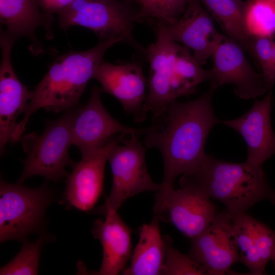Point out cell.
Wrapping results in <instances>:
<instances>
[{
	"label": "cell",
	"mask_w": 275,
	"mask_h": 275,
	"mask_svg": "<svg viewBox=\"0 0 275 275\" xmlns=\"http://www.w3.org/2000/svg\"><path fill=\"white\" fill-rule=\"evenodd\" d=\"M211 274L232 273L238 261L232 231V214L226 209L218 213L201 233L191 239L187 254Z\"/></svg>",
	"instance_id": "11"
},
{
	"label": "cell",
	"mask_w": 275,
	"mask_h": 275,
	"mask_svg": "<svg viewBox=\"0 0 275 275\" xmlns=\"http://www.w3.org/2000/svg\"><path fill=\"white\" fill-rule=\"evenodd\" d=\"M124 138L123 134L119 135L95 154L73 164L63 193V200L68 205L84 212L94 208L102 191L108 155Z\"/></svg>",
	"instance_id": "16"
},
{
	"label": "cell",
	"mask_w": 275,
	"mask_h": 275,
	"mask_svg": "<svg viewBox=\"0 0 275 275\" xmlns=\"http://www.w3.org/2000/svg\"><path fill=\"white\" fill-rule=\"evenodd\" d=\"M45 240L44 236L41 235L35 242L23 241L19 252L1 268L0 274H38L40 255Z\"/></svg>",
	"instance_id": "26"
},
{
	"label": "cell",
	"mask_w": 275,
	"mask_h": 275,
	"mask_svg": "<svg viewBox=\"0 0 275 275\" xmlns=\"http://www.w3.org/2000/svg\"><path fill=\"white\" fill-rule=\"evenodd\" d=\"M211 78L210 70L204 69L188 48L181 46L176 58L172 77V91L175 100L195 92L196 87Z\"/></svg>",
	"instance_id": "23"
},
{
	"label": "cell",
	"mask_w": 275,
	"mask_h": 275,
	"mask_svg": "<svg viewBox=\"0 0 275 275\" xmlns=\"http://www.w3.org/2000/svg\"><path fill=\"white\" fill-rule=\"evenodd\" d=\"M16 39L1 30L0 45V151L3 155L6 144L13 143L18 116L24 113L32 92L20 81L12 65L11 53Z\"/></svg>",
	"instance_id": "13"
},
{
	"label": "cell",
	"mask_w": 275,
	"mask_h": 275,
	"mask_svg": "<svg viewBox=\"0 0 275 275\" xmlns=\"http://www.w3.org/2000/svg\"><path fill=\"white\" fill-rule=\"evenodd\" d=\"M220 25L226 36L236 41L251 53L252 40L246 32L243 18L244 2L241 0H200Z\"/></svg>",
	"instance_id": "22"
},
{
	"label": "cell",
	"mask_w": 275,
	"mask_h": 275,
	"mask_svg": "<svg viewBox=\"0 0 275 275\" xmlns=\"http://www.w3.org/2000/svg\"><path fill=\"white\" fill-rule=\"evenodd\" d=\"M243 50L236 41L225 35L211 56L213 67L209 82L214 90L224 85H232L235 94L240 98H256L270 90L262 74L252 68Z\"/></svg>",
	"instance_id": "10"
},
{
	"label": "cell",
	"mask_w": 275,
	"mask_h": 275,
	"mask_svg": "<svg viewBox=\"0 0 275 275\" xmlns=\"http://www.w3.org/2000/svg\"><path fill=\"white\" fill-rule=\"evenodd\" d=\"M59 15L63 30L78 25L95 33L100 41L116 38L137 48L143 49L135 41L132 30L139 21L136 12L118 0H75Z\"/></svg>",
	"instance_id": "7"
},
{
	"label": "cell",
	"mask_w": 275,
	"mask_h": 275,
	"mask_svg": "<svg viewBox=\"0 0 275 275\" xmlns=\"http://www.w3.org/2000/svg\"><path fill=\"white\" fill-rule=\"evenodd\" d=\"M191 0H138L139 21L147 19L157 28L172 24L184 13Z\"/></svg>",
	"instance_id": "25"
},
{
	"label": "cell",
	"mask_w": 275,
	"mask_h": 275,
	"mask_svg": "<svg viewBox=\"0 0 275 275\" xmlns=\"http://www.w3.org/2000/svg\"><path fill=\"white\" fill-rule=\"evenodd\" d=\"M93 78L101 85L102 92L109 94L122 104L136 122L147 118L144 104L146 80L141 65L136 63L114 65L104 60L96 69Z\"/></svg>",
	"instance_id": "14"
},
{
	"label": "cell",
	"mask_w": 275,
	"mask_h": 275,
	"mask_svg": "<svg viewBox=\"0 0 275 275\" xmlns=\"http://www.w3.org/2000/svg\"><path fill=\"white\" fill-rule=\"evenodd\" d=\"M273 43L271 37H253L252 40L250 54L258 62L267 85L272 69Z\"/></svg>",
	"instance_id": "28"
},
{
	"label": "cell",
	"mask_w": 275,
	"mask_h": 275,
	"mask_svg": "<svg viewBox=\"0 0 275 275\" xmlns=\"http://www.w3.org/2000/svg\"><path fill=\"white\" fill-rule=\"evenodd\" d=\"M113 38L100 42L85 51H71L58 57L47 73L36 87L22 120L18 123L13 142L19 141L29 119L38 109L43 108L55 113L74 108L78 104L89 81L103 60L106 50L121 42Z\"/></svg>",
	"instance_id": "2"
},
{
	"label": "cell",
	"mask_w": 275,
	"mask_h": 275,
	"mask_svg": "<svg viewBox=\"0 0 275 275\" xmlns=\"http://www.w3.org/2000/svg\"><path fill=\"white\" fill-rule=\"evenodd\" d=\"M159 219L155 215L148 224L140 229L139 240L131 257L130 266L124 275H159L163 266L165 244L160 235Z\"/></svg>",
	"instance_id": "20"
},
{
	"label": "cell",
	"mask_w": 275,
	"mask_h": 275,
	"mask_svg": "<svg viewBox=\"0 0 275 275\" xmlns=\"http://www.w3.org/2000/svg\"><path fill=\"white\" fill-rule=\"evenodd\" d=\"M179 184L221 202L231 214L245 212L262 200L275 204V190L269 185L262 167L246 161L230 162L206 154L200 166L183 174Z\"/></svg>",
	"instance_id": "3"
},
{
	"label": "cell",
	"mask_w": 275,
	"mask_h": 275,
	"mask_svg": "<svg viewBox=\"0 0 275 275\" xmlns=\"http://www.w3.org/2000/svg\"><path fill=\"white\" fill-rule=\"evenodd\" d=\"M243 18L248 34L271 37L275 34V0H248L244 2Z\"/></svg>",
	"instance_id": "24"
},
{
	"label": "cell",
	"mask_w": 275,
	"mask_h": 275,
	"mask_svg": "<svg viewBox=\"0 0 275 275\" xmlns=\"http://www.w3.org/2000/svg\"><path fill=\"white\" fill-rule=\"evenodd\" d=\"M275 83V40H274L273 48L272 64L271 74L268 81L269 90H272Z\"/></svg>",
	"instance_id": "30"
},
{
	"label": "cell",
	"mask_w": 275,
	"mask_h": 275,
	"mask_svg": "<svg viewBox=\"0 0 275 275\" xmlns=\"http://www.w3.org/2000/svg\"><path fill=\"white\" fill-rule=\"evenodd\" d=\"M165 257L161 275L211 274L204 267L172 246L170 237L164 236Z\"/></svg>",
	"instance_id": "27"
},
{
	"label": "cell",
	"mask_w": 275,
	"mask_h": 275,
	"mask_svg": "<svg viewBox=\"0 0 275 275\" xmlns=\"http://www.w3.org/2000/svg\"><path fill=\"white\" fill-rule=\"evenodd\" d=\"M37 0H0L1 26L16 39L26 36L35 42L37 28L46 26V18L39 9Z\"/></svg>",
	"instance_id": "21"
},
{
	"label": "cell",
	"mask_w": 275,
	"mask_h": 275,
	"mask_svg": "<svg viewBox=\"0 0 275 275\" xmlns=\"http://www.w3.org/2000/svg\"><path fill=\"white\" fill-rule=\"evenodd\" d=\"M272 102L270 90L262 99H255L252 107L242 116L222 122L244 140L248 150L246 161L261 167L275 154V133L271 124Z\"/></svg>",
	"instance_id": "17"
},
{
	"label": "cell",
	"mask_w": 275,
	"mask_h": 275,
	"mask_svg": "<svg viewBox=\"0 0 275 275\" xmlns=\"http://www.w3.org/2000/svg\"><path fill=\"white\" fill-rule=\"evenodd\" d=\"M215 90L210 87L196 99L171 102L163 118L153 123L145 135V147L157 149L162 157L161 187L173 186L178 176L193 172L203 162L208 135L219 121L212 105Z\"/></svg>",
	"instance_id": "1"
},
{
	"label": "cell",
	"mask_w": 275,
	"mask_h": 275,
	"mask_svg": "<svg viewBox=\"0 0 275 275\" xmlns=\"http://www.w3.org/2000/svg\"><path fill=\"white\" fill-rule=\"evenodd\" d=\"M162 188L155 193L154 215L172 223L181 233L194 238L211 224L217 214L216 208L206 195L187 185Z\"/></svg>",
	"instance_id": "8"
},
{
	"label": "cell",
	"mask_w": 275,
	"mask_h": 275,
	"mask_svg": "<svg viewBox=\"0 0 275 275\" xmlns=\"http://www.w3.org/2000/svg\"><path fill=\"white\" fill-rule=\"evenodd\" d=\"M53 199L51 190L43 185L30 188L22 184L0 183V241H25L39 231L45 212Z\"/></svg>",
	"instance_id": "6"
},
{
	"label": "cell",
	"mask_w": 275,
	"mask_h": 275,
	"mask_svg": "<svg viewBox=\"0 0 275 275\" xmlns=\"http://www.w3.org/2000/svg\"><path fill=\"white\" fill-rule=\"evenodd\" d=\"M157 30L168 39L192 49L194 59L201 66L225 36L216 31L212 18L200 0H191L177 21L158 27Z\"/></svg>",
	"instance_id": "12"
},
{
	"label": "cell",
	"mask_w": 275,
	"mask_h": 275,
	"mask_svg": "<svg viewBox=\"0 0 275 275\" xmlns=\"http://www.w3.org/2000/svg\"><path fill=\"white\" fill-rule=\"evenodd\" d=\"M75 0H37L46 18V31L49 35H52L51 23L53 13L59 14L71 5Z\"/></svg>",
	"instance_id": "29"
},
{
	"label": "cell",
	"mask_w": 275,
	"mask_h": 275,
	"mask_svg": "<svg viewBox=\"0 0 275 275\" xmlns=\"http://www.w3.org/2000/svg\"><path fill=\"white\" fill-rule=\"evenodd\" d=\"M104 216V219H95L92 229L103 250L101 265L94 274L117 275L125 268L131 257L132 230L117 211L109 212Z\"/></svg>",
	"instance_id": "19"
},
{
	"label": "cell",
	"mask_w": 275,
	"mask_h": 275,
	"mask_svg": "<svg viewBox=\"0 0 275 275\" xmlns=\"http://www.w3.org/2000/svg\"><path fill=\"white\" fill-rule=\"evenodd\" d=\"M141 136L134 133L126 136L110 151L107 160L112 173L111 192L104 203L94 210L105 215L117 211L128 198L146 191L157 193L161 185L154 182L147 171L145 161L147 148L139 141Z\"/></svg>",
	"instance_id": "5"
},
{
	"label": "cell",
	"mask_w": 275,
	"mask_h": 275,
	"mask_svg": "<svg viewBox=\"0 0 275 275\" xmlns=\"http://www.w3.org/2000/svg\"><path fill=\"white\" fill-rule=\"evenodd\" d=\"M100 88L94 85L88 102L76 106L71 127V143L80 151L82 158L98 152L118 134L145 135L150 127L136 128L124 125L106 111L101 100Z\"/></svg>",
	"instance_id": "9"
},
{
	"label": "cell",
	"mask_w": 275,
	"mask_h": 275,
	"mask_svg": "<svg viewBox=\"0 0 275 275\" xmlns=\"http://www.w3.org/2000/svg\"><path fill=\"white\" fill-rule=\"evenodd\" d=\"M272 262H273V266H274V267L275 268V254L274 255V257L272 260Z\"/></svg>",
	"instance_id": "31"
},
{
	"label": "cell",
	"mask_w": 275,
	"mask_h": 275,
	"mask_svg": "<svg viewBox=\"0 0 275 275\" xmlns=\"http://www.w3.org/2000/svg\"><path fill=\"white\" fill-rule=\"evenodd\" d=\"M135 1L138 2V0H135Z\"/></svg>",
	"instance_id": "32"
},
{
	"label": "cell",
	"mask_w": 275,
	"mask_h": 275,
	"mask_svg": "<svg viewBox=\"0 0 275 275\" xmlns=\"http://www.w3.org/2000/svg\"><path fill=\"white\" fill-rule=\"evenodd\" d=\"M232 231L238 261L252 274H264L275 254V232L245 212L232 214Z\"/></svg>",
	"instance_id": "18"
},
{
	"label": "cell",
	"mask_w": 275,
	"mask_h": 275,
	"mask_svg": "<svg viewBox=\"0 0 275 275\" xmlns=\"http://www.w3.org/2000/svg\"><path fill=\"white\" fill-rule=\"evenodd\" d=\"M181 46L157 33L155 42L146 50L150 64L149 91L144 110L153 115V122L164 117L168 105L175 101L172 91L174 64Z\"/></svg>",
	"instance_id": "15"
},
{
	"label": "cell",
	"mask_w": 275,
	"mask_h": 275,
	"mask_svg": "<svg viewBox=\"0 0 275 275\" xmlns=\"http://www.w3.org/2000/svg\"><path fill=\"white\" fill-rule=\"evenodd\" d=\"M76 107L66 111L57 120L47 122L41 134L34 132L20 138L27 156L18 183L22 184L34 176L53 182L67 177L66 168L73 164L68 151L72 145L71 127Z\"/></svg>",
	"instance_id": "4"
}]
</instances>
